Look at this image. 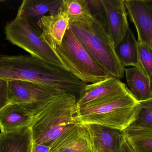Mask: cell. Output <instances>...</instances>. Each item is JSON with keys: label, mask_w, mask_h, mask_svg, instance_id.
Here are the masks:
<instances>
[{"label": "cell", "mask_w": 152, "mask_h": 152, "mask_svg": "<svg viewBox=\"0 0 152 152\" xmlns=\"http://www.w3.org/2000/svg\"><path fill=\"white\" fill-rule=\"evenodd\" d=\"M139 109V102L127 87L77 107L75 118L82 125L94 124L122 131L134 121Z\"/></svg>", "instance_id": "1"}, {"label": "cell", "mask_w": 152, "mask_h": 152, "mask_svg": "<svg viewBox=\"0 0 152 152\" xmlns=\"http://www.w3.org/2000/svg\"><path fill=\"white\" fill-rule=\"evenodd\" d=\"M69 27L83 47L110 76L119 79L124 77L125 67L116 53L105 15L92 14L70 22Z\"/></svg>", "instance_id": "2"}, {"label": "cell", "mask_w": 152, "mask_h": 152, "mask_svg": "<svg viewBox=\"0 0 152 152\" xmlns=\"http://www.w3.org/2000/svg\"><path fill=\"white\" fill-rule=\"evenodd\" d=\"M77 98L64 93L48 99L33 113L29 129L34 143L50 146L61 134L77 123Z\"/></svg>", "instance_id": "3"}, {"label": "cell", "mask_w": 152, "mask_h": 152, "mask_svg": "<svg viewBox=\"0 0 152 152\" xmlns=\"http://www.w3.org/2000/svg\"><path fill=\"white\" fill-rule=\"evenodd\" d=\"M6 39L29 53L30 55L69 71L66 63L42 37L36 22L17 15L4 28Z\"/></svg>", "instance_id": "4"}, {"label": "cell", "mask_w": 152, "mask_h": 152, "mask_svg": "<svg viewBox=\"0 0 152 152\" xmlns=\"http://www.w3.org/2000/svg\"><path fill=\"white\" fill-rule=\"evenodd\" d=\"M55 51L69 72L85 84H94L111 76L83 47L69 27Z\"/></svg>", "instance_id": "5"}, {"label": "cell", "mask_w": 152, "mask_h": 152, "mask_svg": "<svg viewBox=\"0 0 152 152\" xmlns=\"http://www.w3.org/2000/svg\"><path fill=\"white\" fill-rule=\"evenodd\" d=\"M55 78L53 65L32 55L0 54V79L30 81L50 86Z\"/></svg>", "instance_id": "6"}, {"label": "cell", "mask_w": 152, "mask_h": 152, "mask_svg": "<svg viewBox=\"0 0 152 152\" xmlns=\"http://www.w3.org/2000/svg\"><path fill=\"white\" fill-rule=\"evenodd\" d=\"M8 82L9 103L21 105L32 113L48 99L66 93L59 89L30 81Z\"/></svg>", "instance_id": "7"}, {"label": "cell", "mask_w": 152, "mask_h": 152, "mask_svg": "<svg viewBox=\"0 0 152 152\" xmlns=\"http://www.w3.org/2000/svg\"><path fill=\"white\" fill-rule=\"evenodd\" d=\"M125 1L129 20L136 29L137 39L146 43L152 52V1Z\"/></svg>", "instance_id": "8"}, {"label": "cell", "mask_w": 152, "mask_h": 152, "mask_svg": "<svg viewBox=\"0 0 152 152\" xmlns=\"http://www.w3.org/2000/svg\"><path fill=\"white\" fill-rule=\"evenodd\" d=\"M109 35L116 48L126 35L129 24L125 0H101Z\"/></svg>", "instance_id": "9"}, {"label": "cell", "mask_w": 152, "mask_h": 152, "mask_svg": "<svg viewBox=\"0 0 152 152\" xmlns=\"http://www.w3.org/2000/svg\"><path fill=\"white\" fill-rule=\"evenodd\" d=\"M50 148V152H94L88 132L79 122L61 134Z\"/></svg>", "instance_id": "10"}, {"label": "cell", "mask_w": 152, "mask_h": 152, "mask_svg": "<svg viewBox=\"0 0 152 152\" xmlns=\"http://www.w3.org/2000/svg\"><path fill=\"white\" fill-rule=\"evenodd\" d=\"M69 23L70 18L62 4L58 12L45 15L37 22L42 37L54 50L61 45Z\"/></svg>", "instance_id": "11"}, {"label": "cell", "mask_w": 152, "mask_h": 152, "mask_svg": "<svg viewBox=\"0 0 152 152\" xmlns=\"http://www.w3.org/2000/svg\"><path fill=\"white\" fill-rule=\"evenodd\" d=\"M84 126L89 134L94 152H120L124 136L123 131L94 124Z\"/></svg>", "instance_id": "12"}, {"label": "cell", "mask_w": 152, "mask_h": 152, "mask_svg": "<svg viewBox=\"0 0 152 152\" xmlns=\"http://www.w3.org/2000/svg\"><path fill=\"white\" fill-rule=\"evenodd\" d=\"M33 118L31 112L21 105L10 103L0 110L1 132L8 133L22 128H29Z\"/></svg>", "instance_id": "13"}, {"label": "cell", "mask_w": 152, "mask_h": 152, "mask_svg": "<svg viewBox=\"0 0 152 152\" xmlns=\"http://www.w3.org/2000/svg\"><path fill=\"white\" fill-rule=\"evenodd\" d=\"M126 87V84L120 79L112 76L97 83L87 84L77 100V107L86 105L111 93Z\"/></svg>", "instance_id": "14"}, {"label": "cell", "mask_w": 152, "mask_h": 152, "mask_svg": "<svg viewBox=\"0 0 152 152\" xmlns=\"http://www.w3.org/2000/svg\"><path fill=\"white\" fill-rule=\"evenodd\" d=\"M125 74L128 88L137 101H142L152 97L151 82L142 69L125 68Z\"/></svg>", "instance_id": "15"}, {"label": "cell", "mask_w": 152, "mask_h": 152, "mask_svg": "<svg viewBox=\"0 0 152 152\" xmlns=\"http://www.w3.org/2000/svg\"><path fill=\"white\" fill-rule=\"evenodd\" d=\"M62 0H24L17 15L37 22L47 13L58 12Z\"/></svg>", "instance_id": "16"}, {"label": "cell", "mask_w": 152, "mask_h": 152, "mask_svg": "<svg viewBox=\"0 0 152 152\" xmlns=\"http://www.w3.org/2000/svg\"><path fill=\"white\" fill-rule=\"evenodd\" d=\"M32 143L30 129L22 128L0 133V152H30Z\"/></svg>", "instance_id": "17"}, {"label": "cell", "mask_w": 152, "mask_h": 152, "mask_svg": "<svg viewBox=\"0 0 152 152\" xmlns=\"http://www.w3.org/2000/svg\"><path fill=\"white\" fill-rule=\"evenodd\" d=\"M115 51L124 67L131 66L142 69L139 61L138 43L130 28Z\"/></svg>", "instance_id": "18"}, {"label": "cell", "mask_w": 152, "mask_h": 152, "mask_svg": "<svg viewBox=\"0 0 152 152\" xmlns=\"http://www.w3.org/2000/svg\"><path fill=\"white\" fill-rule=\"evenodd\" d=\"M123 131L135 152H152V127L131 124Z\"/></svg>", "instance_id": "19"}, {"label": "cell", "mask_w": 152, "mask_h": 152, "mask_svg": "<svg viewBox=\"0 0 152 152\" xmlns=\"http://www.w3.org/2000/svg\"><path fill=\"white\" fill-rule=\"evenodd\" d=\"M61 4L70 18V22L92 15L86 0H62Z\"/></svg>", "instance_id": "20"}, {"label": "cell", "mask_w": 152, "mask_h": 152, "mask_svg": "<svg viewBox=\"0 0 152 152\" xmlns=\"http://www.w3.org/2000/svg\"><path fill=\"white\" fill-rule=\"evenodd\" d=\"M137 41L141 68L150 78L152 85V52L146 43L138 39Z\"/></svg>", "instance_id": "21"}, {"label": "cell", "mask_w": 152, "mask_h": 152, "mask_svg": "<svg viewBox=\"0 0 152 152\" xmlns=\"http://www.w3.org/2000/svg\"><path fill=\"white\" fill-rule=\"evenodd\" d=\"M139 102V112L132 124L152 127V97Z\"/></svg>", "instance_id": "22"}, {"label": "cell", "mask_w": 152, "mask_h": 152, "mask_svg": "<svg viewBox=\"0 0 152 152\" xmlns=\"http://www.w3.org/2000/svg\"><path fill=\"white\" fill-rule=\"evenodd\" d=\"M9 103L8 82L0 79V110Z\"/></svg>", "instance_id": "23"}, {"label": "cell", "mask_w": 152, "mask_h": 152, "mask_svg": "<svg viewBox=\"0 0 152 152\" xmlns=\"http://www.w3.org/2000/svg\"><path fill=\"white\" fill-rule=\"evenodd\" d=\"M92 14H99L105 15L103 6L101 0H86Z\"/></svg>", "instance_id": "24"}, {"label": "cell", "mask_w": 152, "mask_h": 152, "mask_svg": "<svg viewBox=\"0 0 152 152\" xmlns=\"http://www.w3.org/2000/svg\"><path fill=\"white\" fill-rule=\"evenodd\" d=\"M50 149L49 145L34 143L32 141L30 152H50Z\"/></svg>", "instance_id": "25"}, {"label": "cell", "mask_w": 152, "mask_h": 152, "mask_svg": "<svg viewBox=\"0 0 152 152\" xmlns=\"http://www.w3.org/2000/svg\"><path fill=\"white\" fill-rule=\"evenodd\" d=\"M120 152H135L125 135L121 144Z\"/></svg>", "instance_id": "26"}, {"label": "cell", "mask_w": 152, "mask_h": 152, "mask_svg": "<svg viewBox=\"0 0 152 152\" xmlns=\"http://www.w3.org/2000/svg\"><path fill=\"white\" fill-rule=\"evenodd\" d=\"M3 1H0V2H2Z\"/></svg>", "instance_id": "27"}]
</instances>
